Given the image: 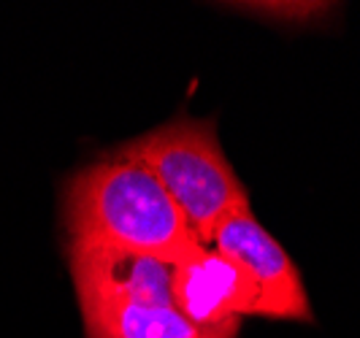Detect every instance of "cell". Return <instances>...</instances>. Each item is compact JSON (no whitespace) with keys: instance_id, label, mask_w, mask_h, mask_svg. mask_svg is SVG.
<instances>
[{"instance_id":"obj_6","label":"cell","mask_w":360,"mask_h":338,"mask_svg":"<svg viewBox=\"0 0 360 338\" xmlns=\"http://www.w3.org/2000/svg\"><path fill=\"white\" fill-rule=\"evenodd\" d=\"M87 338H236L241 320L203 327L190 322L176 306L133 301L82 303Z\"/></svg>"},{"instance_id":"obj_3","label":"cell","mask_w":360,"mask_h":338,"mask_svg":"<svg viewBox=\"0 0 360 338\" xmlns=\"http://www.w3.org/2000/svg\"><path fill=\"white\" fill-rule=\"evenodd\" d=\"M212 247L228 254L252 276L257 287L255 317L295 322L314 320L298 268L292 266L279 241L255 219L252 209L231 214L217 228Z\"/></svg>"},{"instance_id":"obj_1","label":"cell","mask_w":360,"mask_h":338,"mask_svg":"<svg viewBox=\"0 0 360 338\" xmlns=\"http://www.w3.org/2000/svg\"><path fill=\"white\" fill-rule=\"evenodd\" d=\"M65 230L71 244L139 252L168 266L203 249L160 181L122 155L90 162L68 181Z\"/></svg>"},{"instance_id":"obj_4","label":"cell","mask_w":360,"mask_h":338,"mask_svg":"<svg viewBox=\"0 0 360 338\" xmlns=\"http://www.w3.org/2000/svg\"><path fill=\"white\" fill-rule=\"evenodd\" d=\"M76 298L82 303L133 301L174 306L171 268L162 260L139 252L98 247V244H68Z\"/></svg>"},{"instance_id":"obj_5","label":"cell","mask_w":360,"mask_h":338,"mask_svg":"<svg viewBox=\"0 0 360 338\" xmlns=\"http://www.w3.org/2000/svg\"><path fill=\"white\" fill-rule=\"evenodd\" d=\"M171 295L181 314L203 327L236 322L247 314L255 317L257 306L252 276L214 247H203L171 268Z\"/></svg>"},{"instance_id":"obj_2","label":"cell","mask_w":360,"mask_h":338,"mask_svg":"<svg viewBox=\"0 0 360 338\" xmlns=\"http://www.w3.org/2000/svg\"><path fill=\"white\" fill-rule=\"evenodd\" d=\"M117 155L144 165L160 181L203 247H212L231 214L250 212V195L219 146L214 119H171L122 143Z\"/></svg>"}]
</instances>
